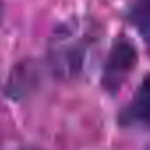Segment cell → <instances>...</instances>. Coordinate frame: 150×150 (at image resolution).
Wrapping results in <instances>:
<instances>
[{
  "label": "cell",
  "mask_w": 150,
  "mask_h": 150,
  "mask_svg": "<svg viewBox=\"0 0 150 150\" xmlns=\"http://www.w3.org/2000/svg\"><path fill=\"white\" fill-rule=\"evenodd\" d=\"M129 21L150 46V0H136L129 11Z\"/></svg>",
  "instance_id": "4"
},
{
  "label": "cell",
  "mask_w": 150,
  "mask_h": 150,
  "mask_svg": "<svg viewBox=\"0 0 150 150\" xmlns=\"http://www.w3.org/2000/svg\"><path fill=\"white\" fill-rule=\"evenodd\" d=\"M122 122L129 127H150V74L141 81L124 110Z\"/></svg>",
  "instance_id": "3"
},
{
  "label": "cell",
  "mask_w": 150,
  "mask_h": 150,
  "mask_svg": "<svg viewBox=\"0 0 150 150\" xmlns=\"http://www.w3.org/2000/svg\"><path fill=\"white\" fill-rule=\"evenodd\" d=\"M23 150H37V148H23Z\"/></svg>",
  "instance_id": "5"
},
{
  "label": "cell",
  "mask_w": 150,
  "mask_h": 150,
  "mask_svg": "<svg viewBox=\"0 0 150 150\" xmlns=\"http://www.w3.org/2000/svg\"><path fill=\"white\" fill-rule=\"evenodd\" d=\"M146 150H150V146H146Z\"/></svg>",
  "instance_id": "6"
},
{
  "label": "cell",
  "mask_w": 150,
  "mask_h": 150,
  "mask_svg": "<svg viewBox=\"0 0 150 150\" xmlns=\"http://www.w3.org/2000/svg\"><path fill=\"white\" fill-rule=\"evenodd\" d=\"M96 39V27L87 20L74 18L58 25L48 41V65L53 76L62 81L80 78L87 69Z\"/></svg>",
  "instance_id": "1"
},
{
  "label": "cell",
  "mask_w": 150,
  "mask_h": 150,
  "mask_svg": "<svg viewBox=\"0 0 150 150\" xmlns=\"http://www.w3.org/2000/svg\"><path fill=\"white\" fill-rule=\"evenodd\" d=\"M136 62H138V53L129 41L120 39L118 42H115L103 69V78H101L103 87L110 94H117L125 83V80L131 76L132 69L136 67Z\"/></svg>",
  "instance_id": "2"
}]
</instances>
